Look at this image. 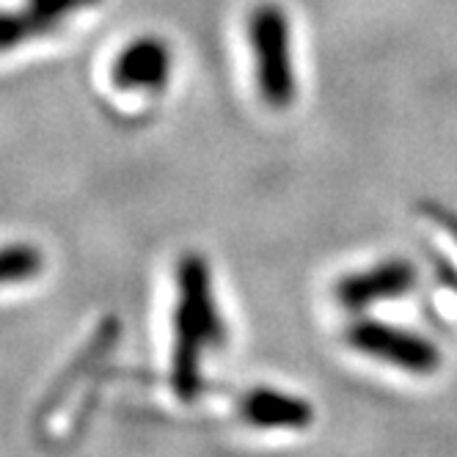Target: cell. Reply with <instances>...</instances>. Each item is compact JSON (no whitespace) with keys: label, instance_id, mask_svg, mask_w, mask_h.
<instances>
[{"label":"cell","instance_id":"cell-4","mask_svg":"<svg viewBox=\"0 0 457 457\" xmlns=\"http://www.w3.org/2000/svg\"><path fill=\"white\" fill-rule=\"evenodd\" d=\"M416 281L419 273L413 262H408V259H386V262H378L372 268L342 276L334 287V295L345 309L361 312L383 301L405 298L416 287Z\"/></svg>","mask_w":457,"mask_h":457},{"label":"cell","instance_id":"cell-3","mask_svg":"<svg viewBox=\"0 0 457 457\" xmlns=\"http://www.w3.org/2000/svg\"><path fill=\"white\" fill-rule=\"evenodd\" d=\"M345 339L355 353L370 355L375 361H383L411 375H433L441 367V350L430 339L386 322H353Z\"/></svg>","mask_w":457,"mask_h":457},{"label":"cell","instance_id":"cell-8","mask_svg":"<svg viewBox=\"0 0 457 457\" xmlns=\"http://www.w3.org/2000/svg\"><path fill=\"white\" fill-rule=\"evenodd\" d=\"M45 270V253L34 243L0 245V287L37 278Z\"/></svg>","mask_w":457,"mask_h":457},{"label":"cell","instance_id":"cell-5","mask_svg":"<svg viewBox=\"0 0 457 457\" xmlns=\"http://www.w3.org/2000/svg\"><path fill=\"white\" fill-rule=\"evenodd\" d=\"M100 4L103 0H25L14 12H0V53L55 34L72 17Z\"/></svg>","mask_w":457,"mask_h":457},{"label":"cell","instance_id":"cell-6","mask_svg":"<svg viewBox=\"0 0 457 457\" xmlns=\"http://www.w3.org/2000/svg\"><path fill=\"white\" fill-rule=\"evenodd\" d=\"M174 70V55L166 39L141 37L129 42L113 61L111 80L121 91H166Z\"/></svg>","mask_w":457,"mask_h":457},{"label":"cell","instance_id":"cell-1","mask_svg":"<svg viewBox=\"0 0 457 457\" xmlns=\"http://www.w3.org/2000/svg\"><path fill=\"white\" fill-rule=\"evenodd\" d=\"M226 328L218 312L212 270L207 256L185 253L177 262V306H174V350L171 386L182 400L199 397L202 361L212 347H220Z\"/></svg>","mask_w":457,"mask_h":457},{"label":"cell","instance_id":"cell-2","mask_svg":"<svg viewBox=\"0 0 457 457\" xmlns=\"http://www.w3.org/2000/svg\"><path fill=\"white\" fill-rule=\"evenodd\" d=\"M245 39L253 61L259 100L273 111H287L298 100V70L292 50L289 17L276 0H262L245 17Z\"/></svg>","mask_w":457,"mask_h":457},{"label":"cell","instance_id":"cell-7","mask_svg":"<svg viewBox=\"0 0 457 457\" xmlns=\"http://www.w3.org/2000/svg\"><path fill=\"white\" fill-rule=\"evenodd\" d=\"M240 416L259 430H306L314 408L276 388H253L240 400Z\"/></svg>","mask_w":457,"mask_h":457},{"label":"cell","instance_id":"cell-9","mask_svg":"<svg viewBox=\"0 0 457 457\" xmlns=\"http://www.w3.org/2000/svg\"><path fill=\"white\" fill-rule=\"evenodd\" d=\"M430 259H433V268H436L438 281L457 295V270H454V265L449 262L444 253H438V251H430Z\"/></svg>","mask_w":457,"mask_h":457}]
</instances>
